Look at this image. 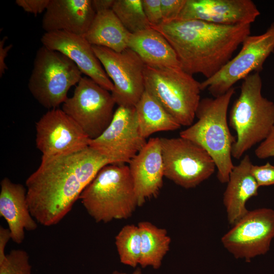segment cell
Instances as JSON below:
<instances>
[{
    "mask_svg": "<svg viewBox=\"0 0 274 274\" xmlns=\"http://www.w3.org/2000/svg\"><path fill=\"white\" fill-rule=\"evenodd\" d=\"M41 41L43 46L59 52L69 58L82 74L101 87L110 92L113 91V82L102 68L92 46L84 36L64 31H56L45 32Z\"/></svg>",
    "mask_w": 274,
    "mask_h": 274,
    "instance_id": "16",
    "label": "cell"
},
{
    "mask_svg": "<svg viewBox=\"0 0 274 274\" xmlns=\"http://www.w3.org/2000/svg\"><path fill=\"white\" fill-rule=\"evenodd\" d=\"M82 74L67 56L42 46L34 59L28 89L42 106L56 109L68 98L69 89L79 83Z\"/></svg>",
    "mask_w": 274,
    "mask_h": 274,
    "instance_id": "7",
    "label": "cell"
},
{
    "mask_svg": "<svg viewBox=\"0 0 274 274\" xmlns=\"http://www.w3.org/2000/svg\"><path fill=\"white\" fill-rule=\"evenodd\" d=\"M145 14L152 27L163 22L161 0H142Z\"/></svg>",
    "mask_w": 274,
    "mask_h": 274,
    "instance_id": "29",
    "label": "cell"
},
{
    "mask_svg": "<svg viewBox=\"0 0 274 274\" xmlns=\"http://www.w3.org/2000/svg\"><path fill=\"white\" fill-rule=\"evenodd\" d=\"M139 207L156 197L163 185L164 166L160 138H152L129 162Z\"/></svg>",
    "mask_w": 274,
    "mask_h": 274,
    "instance_id": "17",
    "label": "cell"
},
{
    "mask_svg": "<svg viewBox=\"0 0 274 274\" xmlns=\"http://www.w3.org/2000/svg\"><path fill=\"white\" fill-rule=\"evenodd\" d=\"M50 0H17L15 3L24 11L37 15L45 11Z\"/></svg>",
    "mask_w": 274,
    "mask_h": 274,
    "instance_id": "32",
    "label": "cell"
},
{
    "mask_svg": "<svg viewBox=\"0 0 274 274\" xmlns=\"http://www.w3.org/2000/svg\"><path fill=\"white\" fill-rule=\"evenodd\" d=\"M112 163L89 146L72 154L42 158L25 182L31 215L42 225L57 224L98 172Z\"/></svg>",
    "mask_w": 274,
    "mask_h": 274,
    "instance_id": "1",
    "label": "cell"
},
{
    "mask_svg": "<svg viewBox=\"0 0 274 274\" xmlns=\"http://www.w3.org/2000/svg\"><path fill=\"white\" fill-rule=\"evenodd\" d=\"M134 108L141 133L146 139L154 133L175 130L181 126L161 104L146 90Z\"/></svg>",
    "mask_w": 274,
    "mask_h": 274,
    "instance_id": "23",
    "label": "cell"
},
{
    "mask_svg": "<svg viewBox=\"0 0 274 274\" xmlns=\"http://www.w3.org/2000/svg\"><path fill=\"white\" fill-rule=\"evenodd\" d=\"M260 15L251 0H186L177 19L224 25H251Z\"/></svg>",
    "mask_w": 274,
    "mask_h": 274,
    "instance_id": "15",
    "label": "cell"
},
{
    "mask_svg": "<svg viewBox=\"0 0 274 274\" xmlns=\"http://www.w3.org/2000/svg\"><path fill=\"white\" fill-rule=\"evenodd\" d=\"M0 216L7 222L11 239L17 244L23 242L25 230L34 231L38 227L29 210L26 188L7 177L1 181Z\"/></svg>",
    "mask_w": 274,
    "mask_h": 274,
    "instance_id": "19",
    "label": "cell"
},
{
    "mask_svg": "<svg viewBox=\"0 0 274 274\" xmlns=\"http://www.w3.org/2000/svg\"><path fill=\"white\" fill-rule=\"evenodd\" d=\"M115 245L121 262L135 267L141 255V235L138 226H123L115 237Z\"/></svg>",
    "mask_w": 274,
    "mask_h": 274,
    "instance_id": "25",
    "label": "cell"
},
{
    "mask_svg": "<svg viewBox=\"0 0 274 274\" xmlns=\"http://www.w3.org/2000/svg\"><path fill=\"white\" fill-rule=\"evenodd\" d=\"M29 255L22 249H14L0 261V274H31Z\"/></svg>",
    "mask_w": 274,
    "mask_h": 274,
    "instance_id": "27",
    "label": "cell"
},
{
    "mask_svg": "<svg viewBox=\"0 0 274 274\" xmlns=\"http://www.w3.org/2000/svg\"><path fill=\"white\" fill-rule=\"evenodd\" d=\"M79 199L97 223L126 219L139 207L129 168L125 164L103 167Z\"/></svg>",
    "mask_w": 274,
    "mask_h": 274,
    "instance_id": "5",
    "label": "cell"
},
{
    "mask_svg": "<svg viewBox=\"0 0 274 274\" xmlns=\"http://www.w3.org/2000/svg\"><path fill=\"white\" fill-rule=\"evenodd\" d=\"M274 237V210L248 211L221 238L224 247L236 259L250 261L269 250Z\"/></svg>",
    "mask_w": 274,
    "mask_h": 274,
    "instance_id": "12",
    "label": "cell"
},
{
    "mask_svg": "<svg viewBox=\"0 0 274 274\" xmlns=\"http://www.w3.org/2000/svg\"><path fill=\"white\" fill-rule=\"evenodd\" d=\"M255 155L259 159L274 157V125L267 137L255 149Z\"/></svg>",
    "mask_w": 274,
    "mask_h": 274,
    "instance_id": "31",
    "label": "cell"
},
{
    "mask_svg": "<svg viewBox=\"0 0 274 274\" xmlns=\"http://www.w3.org/2000/svg\"><path fill=\"white\" fill-rule=\"evenodd\" d=\"M235 93L233 87L220 96L201 99L195 114L197 121L180 133V136L192 141L208 152L215 162L217 177L222 183L228 182L234 166L231 151L236 138L229 129L227 111Z\"/></svg>",
    "mask_w": 274,
    "mask_h": 274,
    "instance_id": "3",
    "label": "cell"
},
{
    "mask_svg": "<svg viewBox=\"0 0 274 274\" xmlns=\"http://www.w3.org/2000/svg\"><path fill=\"white\" fill-rule=\"evenodd\" d=\"M112 274H127V273L122 272H119L116 270V271H114Z\"/></svg>",
    "mask_w": 274,
    "mask_h": 274,
    "instance_id": "37",
    "label": "cell"
},
{
    "mask_svg": "<svg viewBox=\"0 0 274 274\" xmlns=\"http://www.w3.org/2000/svg\"><path fill=\"white\" fill-rule=\"evenodd\" d=\"M112 10L131 33L152 28L144 12L142 0H115Z\"/></svg>",
    "mask_w": 274,
    "mask_h": 274,
    "instance_id": "26",
    "label": "cell"
},
{
    "mask_svg": "<svg viewBox=\"0 0 274 274\" xmlns=\"http://www.w3.org/2000/svg\"><path fill=\"white\" fill-rule=\"evenodd\" d=\"M241 45L235 57L213 76L200 82L201 90L207 89L216 97L227 92L250 74L260 73L274 51V22L264 33L247 36Z\"/></svg>",
    "mask_w": 274,
    "mask_h": 274,
    "instance_id": "8",
    "label": "cell"
},
{
    "mask_svg": "<svg viewBox=\"0 0 274 274\" xmlns=\"http://www.w3.org/2000/svg\"><path fill=\"white\" fill-rule=\"evenodd\" d=\"M142 135L134 107L118 106L107 129L89 146L114 163H129L147 144Z\"/></svg>",
    "mask_w": 274,
    "mask_h": 274,
    "instance_id": "13",
    "label": "cell"
},
{
    "mask_svg": "<svg viewBox=\"0 0 274 274\" xmlns=\"http://www.w3.org/2000/svg\"><path fill=\"white\" fill-rule=\"evenodd\" d=\"M145 90L153 95L181 126L193 123L201 100L200 83L181 68L145 65Z\"/></svg>",
    "mask_w": 274,
    "mask_h": 274,
    "instance_id": "6",
    "label": "cell"
},
{
    "mask_svg": "<svg viewBox=\"0 0 274 274\" xmlns=\"http://www.w3.org/2000/svg\"><path fill=\"white\" fill-rule=\"evenodd\" d=\"M11 239V233L8 228L0 227V261H2L6 256L5 250L7 245Z\"/></svg>",
    "mask_w": 274,
    "mask_h": 274,
    "instance_id": "34",
    "label": "cell"
},
{
    "mask_svg": "<svg viewBox=\"0 0 274 274\" xmlns=\"http://www.w3.org/2000/svg\"><path fill=\"white\" fill-rule=\"evenodd\" d=\"M132 274H142L141 269L140 268H137Z\"/></svg>",
    "mask_w": 274,
    "mask_h": 274,
    "instance_id": "36",
    "label": "cell"
},
{
    "mask_svg": "<svg viewBox=\"0 0 274 274\" xmlns=\"http://www.w3.org/2000/svg\"><path fill=\"white\" fill-rule=\"evenodd\" d=\"M164 177L186 189L196 187L214 173L216 165L202 147L187 139L160 138Z\"/></svg>",
    "mask_w": 274,
    "mask_h": 274,
    "instance_id": "9",
    "label": "cell"
},
{
    "mask_svg": "<svg viewBox=\"0 0 274 274\" xmlns=\"http://www.w3.org/2000/svg\"><path fill=\"white\" fill-rule=\"evenodd\" d=\"M252 165L249 156L245 155L230 173L223 201L231 225H233L249 211L246 203L258 195L259 187L251 174Z\"/></svg>",
    "mask_w": 274,
    "mask_h": 274,
    "instance_id": "20",
    "label": "cell"
},
{
    "mask_svg": "<svg viewBox=\"0 0 274 274\" xmlns=\"http://www.w3.org/2000/svg\"><path fill=\"white\" fill-rule=\"evenodd\" d=\"M128 48L134 51L146 65L181 68L170 44L160 32L152 27L130 33Z\"/></svg>",
    "mask_w": 274,
    "mask_h": 274,
    "instance_id": "21",
    "label": "cell"
},
{
    "mask_svg": "<svg viewBox=\"0 0 274 274\" xmlns=\"http://www.w3.org/2000/svg\"><path fill=\"white\" fill-rule=\"evenodd\" d=\"M93 50L112 80V97L118 106L134 107L145 90V64L129 48L117 52L110 49L92 46Z\"/></svg>",
    "mask_w": 274,
    "mask_h": 274,
    "instance_id": "11",
    "label": "cell"
},
{
    "mask_svg": "<svg viewBox=\"0 0 274 274\" xmlns=\"http://www.w3.org/2000/svg\"><path fill=\"white\" fill-rule=\"evenodd\" d=\"M251 172L259 187L274 185V165L269 162L262 165L252 164Z\"/></svg>",
    "mask_w": 274,
    "mask_h": 274,
    "instance_id": "28",
    "label": "cell"
},
{
    "mask_svg": "<svg viewBox=\"0 0 274 274\" xmlns=\"http://www.w3.org/2000/svg\"><path fill=\"white\" fill-rule=\"evenodd\" d=\"M115 104L109 91L84 77L72 96L62 104V110L93 140L101 135L111 123Z\"/></svg>",
    "mask_w": 274,
    "mask_h": 274,
    "instance_id": "10",
    "label": "cell"
},
{
    "mask_svg": "<svg viewBox=\"0 0 274 274\" xmlns=\"http://www.w3.org/2000/svg\"><path fill=\"white\" fill-rule=\"evenodd\" d=\"M262 87L260 73L245 78L230 111L229 124L236 133L231 155L236 159L262 142L274 125V102L262 95Z\"/></svg>",
    "mask_w": 274,
    "mask_h": 274,
    "instance_id": "4",
    "label": "cell"
},
{
    "mask_svg": "<svg viewBox=\"0 0 274 274\" xmlns=\"http://www.w3.org/2000/svg\"><path fill=\"white\" fill-rule=\"evenodd\" d=\"M7 36L4 37L0 41V77H2L5 74L8 67L5 62V59L7 56L8 52L12 47V44L5 46V43L7 40Z\"/></svg>",
    "mask_w": 274,
    "mask_h": 274,
    "instance_id": "33",
    "label": "cell"
},
{
    "mask_svg": "<svg viewBox=\"0 0 274 274\" xmlns=\"http://www.w3.org/2000/svg\"><path fill=\"white\" fill-rule=\"evenodd\" d=\"M152 27L170 44L182 70L206 79L232 58L251 33L250 24L224 25L196 20L176 19Z\"/></svg>",
    "mask_w": 274,
    "mask_h": 274,
    "instance_id": "2",
    "label": "cell"
},
{
    "mask_svg": "<svg viewBox=\"0 0 274 274\" xmlns=\"http://www.w3.org/2000/svg\"><path fill=\"white\" fill-rule=\"evenodd\" d=\"M130 32L112 9L97 12L84 37L92 46L120 52L128 48Z\"/></svg>",
    "mask_w": 274,
    "mask_h": 274,
    "instance_id": "22",
    "label": "cell"
},
{
    "mask_svg": "<svg viewBox=\"0 0 274 274\" xmlns=\"http://www.w3.org/2000/svg\"><path fill=\"white\" fill-rule=\"evenodd\" d=\"M36 143L42 158L72 154L89 147L90 139L62 109L49 110L36 122Z\"/></svg>",
    "mask_w": 274,
    "mask_h": 274,
    "instance_id": "14",
    "label": "cell"
},
{
    "mask_svg": "<svg viewBox=\"0 0 274 274\" xmlns=\"http://www.w3.org/2000/svg\"><path fill=\"white\" fill-rule=\"evenodd\" d=\"M95 14L91 0H50L42 27L46 32L64 31L84 36Z\"/></svg>",
    "mask_w": 274,
    "mask_h": 274,
    "instance_id": "18",
    "label": "cell"
},
{
    "mask_svg": "<svg viewBox=\"0 0 274 274\" xmlns=\"http://www.w3.org/2000/svg\"><path fill=\"white\" fill-rule=\"evenodd\" d=\"M115 0H92L91 4L96 13L99 12L112 9Z\"/></svg>",
    "mask_w": 274,
    "mask_h": 274,
    "instance_id": "35",
    "label": "cell"
},
{
    "mask_svg": "<svg viewBox=\"0 0 274 274\" xmlns=\"http://www.w3.org/2000/svg\"><path fill=\"white\" fill-rule=\"evenodd\" d=\"M186 0H161L163 22L177 19Z\"/></svg>",
    "mask_w": 274,
    "mask_h": 274,
    "instance_id": "30",
    "label": "cell"
},
{
    "mask_svg": "<svg viewBox=\"0 0 274 274\" xmlns=\"http://www.w3.org/2000/svg\"><path fill=\"white\" fill-rule=\"evenodd\" d=\"M141 235V255L139 264L142 268L152 266L158 269L169 250L171 238L164 228L148 221L138 225Z\"/></svg>",
    "mask_w": 274,
    "mask_h": 274,
    "instance_id": "24",
    "label": "cell"
}]
</instances>
